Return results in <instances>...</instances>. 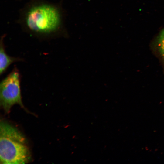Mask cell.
I'll list each match as a JSON object with an SVG mask.
<instances>
[{
  "mask_svg": "<svg viewBox=\"0 0 164 164\" xmlns=\"http://www.w3.org/2000/svg\"><path fill=\"white\" fill-rule=\"evenodd\" d=\"M63 16L58 3L46 0H30L20 9L17 23L23 31L31 36L53 39L63 33Z\"/></svg>",
  "mask_w": 164,
  "mask_h": 164,
  "instance_id": "6da1fadb",
  "label": "cell"
},
{
  "mask_svg": "<svg viewBox=\"0 0 164 164\" xmlns=\"http://www.w3.org/2000/svg\"><path fill=\"white\" fill-rule=\"evenodd\" d=\"M30 155L25 138L16 128L1 121L0 124L1 164H25Z\"/></svg>",
  "mask_w": 164,
  "mask_h": 164,
  "instance_id": "7a4b0ae2",
  "label": "cell"
},
{
  "mask_svg": "<svg viewBox=\"0 0 164 164\" xmlns=\"http://www.w3.org/2000/svg\"><path fill=\"white\" fill-rule=\"evenodd\" d=\"M17 0L20 1H21V0Z\"/></svg>",
  "mask_w": 164,
  "mask_h": 164,
  "instance_id": "5b68a950",
  "label": "cell"
},
{
  "mask_svg": "<svg viewBox=\"0 0 164 164\" xmlns=\"http://www.w3.org/2000/svg\"><path fill=\"white\" fill-rule=\"evenodd\" d=\"M20 79L19 72L15 67L0 83V105L7 114L10 112L11 108L16 104L29 113L22 102Z\"/></svg>",
  "mask_w": 164,
  "mask_h": 164,
  "instance_id": "3957f363",
  "label": "cell"
},
{
  "mask_svg": "<svg viewBox=\"0 0 164 164\" xmlns=\"http://www.w3.org/2000/svg\"><path fill=\"white\" fill-rule=\"evenodd\" d=\"M6 35L1 36L0 43V75L3 74L12 64L16 62H22L24 60L18 57H12L6 53L4 43V40Z\"/></svg>",
  "mask_w": 164,
  "mask_h": 164,
  "instance_id": "277c9868",
  "label": "cell"
}]
</instances>
